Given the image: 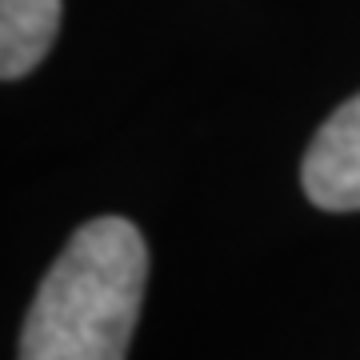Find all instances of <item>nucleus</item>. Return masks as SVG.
Instances as JSON below:
<instances>
[{
	"mask_svg": "<svg viewBox=\"0 0 360 360\" xmlns=\"http://www.w3.org/2000/svg\"><path fill=\"white\" fill-rule=\"evenodd\" d=\"M56 32L60 0H0V77H28L49 56Z\"/></svg>",
	"mask_w": 360,
	"mask_h": 360,
	"instance_id": "7ed1b4c3",
	"label": "nucleus"
},
{
	"mask_svg": "<svg viewBox=\"0 0 360 360\" xmlns=\"http://www.w3.org/2000/svg\"><path fill=\"white\" fill-rule=\"evenodd\" d=\"M144 281L148 248L132 220L80 224L40 281L16 360H124Z\"/></svg>",
	"mask_w": 360,
	"mask_h": 360,
	"instance_id": "f257e3e1",
	"label": "nucleus"
},
{
	"mask_svg": "<svg viewBox=\"0 0 360 360\" xmlns=\"http://www.w3.org/2000/svg\"><path fill=\"white\" fill-rule=\"evenodd\" d=\"M300 184L316 208L328 212L360 208V92L340 104L312 136Z\"/></svg>",
	"mask_w": 360,
	"mask_h": 360,
	"instance_id": "f03ea898",
	"label": "nucleus"
}]
</instances>
